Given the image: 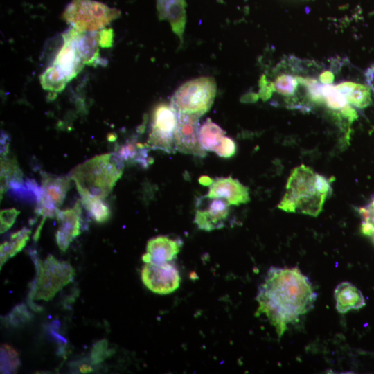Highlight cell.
<instances>
[{"instance_id":"obj_31","label":"cell","mask_w":374,"mask_h":374,"mask_svg":"<svg viewBox=\"0 0 374 374\" xmlns=\"http://www.w3.org/2000/svg\"><path fill=\"white\" fill-rule=\"evenodd\" d=\"M214 152L222 157H231L236 152L235 142L231 138L224 136Z\"/></svg>"},{"instance_id":"obj_34","label":"cell","mask_w":374,"mask_h":374,"mask_svg":"<svg viewBox=\"0 0 374 374\" xmlns=\"http://www.w3.org/2000/svg\"><path fill=\"white\" fill-rule=\"evenodd\" d=\"M365 78L367 84L374 93V64L371 65L366 70Z\"/></svg>"},{"instance_id":"obj_15","label":"cell","mask_w":374,"mask_h":374,"mask_svg":"<svg viewBox=\"0 0 374 374\" xmlns=\"http://www.w3.org/2000/svg\"><path fill=\"white\" fill-rule=\"evenodd\" d=\"M64 44L57 54L53 65L61 71L68 81L73 79L82 69L84 63L79 55L73 40L66 32Z\"/></svg>"},{"instance_id":"obj_19","label":"cell","mask_w":374,"mask_h":374,"mask_svg":"<svg viewBox=\"0 0 374 374\" xmlns=\"http://www.w3.org/2000/svg\"><path fill=\"white\" fill-rule=\"evenodd\" d=\"M321 92L323 103L328 107L339 111L344 118L353 122L357 118V113L348 102L345 96L338 89L337 86L326 84L322 85Z\"/></svg>"},{"instance_id":"obj_8","label":"cell","mask_w":374,"mask_h":374,"mask_svg":"<svg viewBox=\"0 0 374 374\" xmlns=\"http://www.w3.org/2000/svg\"><path fill=\"white\" fill-rule=\"evenodd\" d=\"M177 124V113L170 104L158 105L153 111L152 130L148 140L150 148L174 153V135Z\"/></svg>"},{"instance_id":"obj_6","label":"cell","mask_w":374,"mask_h":374,"mask_svg":"<svg viewBox=\"0 0 374 374\" xmlns=\"http://www.w3.org/2000/svg\"><path fill=\"white\" fill-rule=\"evenodd\" d=\"M35 265L37 276L30 290L31 300L49 301L73 280L75 269L70 263L58 260L52 255L42 261L37 259Z\"/></svg>"},{"instance_id":"obj_24","label":"cell","mask_w":374,"mask_h":374,"mask_svg":"<svg viewBox=\"0 0 374 374\" xmlns=\"http://www.w3.org/2000/svg\"><path fill=\"white\" fill-rule=\"evenodd\" d=\"M42 87L52 93L62 91L69 82L64 74L55 66L51 65L40 76Z\"/></svg>"},{"instance_id":"obj_27","label":"cell","mask_w":374,"mask_h":374,"mask_svg":"<svg viewBox=\"0 0 374 374\" xmlns=\"http://www.w3.org/2000/svg\"><path fill=\"white\" fill-rule=\"evenodd\" d=\"M273 91L285 96H292L297 89L299 81L297 78L291 75L282 74L278 76L274 82H271Z\"/></svg>"},{"instance_id":"obj_25","label":"cell","mask_w":374,"mask_h":374,"mask_svg":"<svg viewBox=\"0 0 374 374\" xmlns=\"http://www.w3.org/2000/svg\"><path fill=\"white\" fill-rule=\"evenodd\" d=\"M80 201L96 222L103 223L109 220L111 215L110 210L103 202V199L83 198Z\"/></svg>"},{"instance_id":"obj_26","label":"cell","mask_w":374,"mask_h":374,"mask_svg":"<svg viewBox=\"0 0 374 374\" xmlns=\"http://www.w3.org/2000/svg\"><path fill=\"white\" fill-rule=\"evenodd\" d=\"M19 364L18 353L10 346L2 344L1 346V373H16Z\"/></svg>"},{"instance_id":"obj_37","label":"cell","mask_w":374,"mask_h":374,"mask_svg":"<svg viewBox=\"0 0 374 374\" xmlns=\"http://www.w3.org/2000/svg\"><path fill=\"white\" fill-rule=\"evenodd\" d=\"M199 181L202 185L210 186L212 184L213 180L209 177L202 176L199 179Z\"/></svg>"},{"instance_id":"obj_3","label":"cell","mask_w":374,"mask_h":374,"mask_svg":"<svg viewBox=\"0 0 374 374\" xmlns=\"http://www.w3.org/2000/svg\"><path fill=\"white\" fill-rule=\"evenodd\" d=\"M123 167L124 163L116 153L103 154L75 167L69 177L75 181L81 199H104L121 177Z\"/></svg>"},{"instance_id":"obj_14","label":"cell","mask_w":374,"mask_h":374,"mask_svg":"<svg viewBox=\"0 0 374 374\" xmlns=\"http://www.w3.org/2000/svg\"><path fill=\"white\" fill-rule=\"evenodd\" d=\"M204 209H197L194 222L199 229L211 231L225 226L229 215V204L226 201L214 198Z\"/></svg>"},{"instance_id":"obj_32","label":"cell","mask_w":374,"mask_h":374,"mask_svg":"<svg viewBox=\"0 0 374 374\" xmlns=\"http://www.w3.org/2000/svg\"><path fill=\"white\" fill-rule=\"evenodd\" d=\"M19 211L12 208L1 211V233L7 231L14 224Z\"/></svg>"},{"instance_id":"obj_13","label":"cell","mask_w":374,"mask_h":374,"mask_svg":"<svg viewBox=\"0 0 374 374\" xmlns=\"http://www.w3.org/2000/svg\"><path fill=\"white\" fill-rule=\"evenodd\" d=\"M182 241L166 235H159L151 238L147 242L146 253L142 256L145 263L161 264L170 262L179 253Z\"/></svg>"},{"instance_id":"obj_12","label":"cell","mask_w":374,"mask_h":374,"mask_svg":"<svg viewBox=\"0 0 374 374\" xmlns=\"http://www.w3.org/2000/svg\"><path fill=\"white\" fill-rule=\"evenodd\" d=\"M205 197L224 198L229 205H240L249 202V189L238 179L220 177L213 181Z\"/></svg>"},{"instance_id":"obj_7","label":"cell","mask_w":374,"mask_h":374,"mask_svg":"<svg viewBox=\"0 0 374 374\" xmlns=\"http://www.w3.org/2000/svg\"><path fill=\"white\" fill-rule=\"evenodd\" d=\"M70 177L55 176L42 172V185L37 197L35 212L42 215L41 223L46 218L56 217L59 206L62 204L70 187Z\"/></svg>"},{"instance_id":"obj_2","label":"cell","mask_w":374,"mask_h":374,"mask_svg":"<svg viewBox=\"0 0 374 374\" xmlns=\"http://www.w3.org/2000/svg\"><path fill=\"white\" fill-rule=\"evenodd\" d=\"M331 191L330 181L311 168L301 165L290 174L286 191L278 207L286 212L316 217Z\"/></svg>"},{"instance_id":"obj_10","label":"cell","mask_w":374,"mask_h":374,"mask_svg":"<svg viewBox=\"0 0 374 374\" xmlns=\"http://www.w3.org/2000/svg\"><path fill=\"white\" fill-rule=\"evenodd\" d=\"M199 118L195 114L177 113V124L174 135L175 148L177 151L199 157L206 155L199 140Z\"/></svg>"},{"instance_id":"obj_11","label":"cell","mask_w":374,"mask_h":374,"mask_svg":"<svg viewBox=\"0 0 374 374\" xmlns=\"http://www.w3.org/2000/svg\"><path fill=\"white\" fill-rule=\"evenodd\" d=\"M81 201H77L71 208L57 211L59 228L55 233L56 242L65 251L73 240L80 234Z\"/></svg>"},{"instance_id":"obj_5","label":"cell","mask_w":374,"mask_h":374,"mask_svg":"<svg viewBox=\"0 0 374 374\" xmlns=\"http://www.w3.org/2000/svg\"><path fill=\"white\" fill-rule=\"evenodd\" d=\"M216 90V82L213 78H195L185 82L175 91L170 105L177 113L201 117L211 107Z\"/></svg>"},{"instance_id":"obj_21","label":"cell","mask_w":374,"mask_h":374,"mask_svg":"<svg viewBox=\"0 0 374 374\" xmlns=\"http://www.w3.org/2000/svg\"><path fill=\"white\" fill-rule=\"evenodd\" d=\"M337 87L345 96L348 102L357 107L364 108L371 103L370 89L366 86L344 82L337 84Z\"/></svg>"},{"instance_id":"obj_20","label":"cell","mask_w":374,"mask_h":374,"mask_svg":"<svg viewBox=\"0 0 374 374\" xmlns=\"http://www.w3.org/2000/svg\"><path fill=\"white\" fill-rule=\"evenodd\" d=\"M23 175L14 158L7 156L1 159V197L8 189H16L24 185Z\"/></svg>"},{"instance_id":"obj_4","label":"cell","mask_w":374,"mask_h":374,"mask_svg":"<svg viewBox=\"0 0 374 374\" xmlns=\"http://www.w3.org/2000/svg\"><path fill=\"white\" fill-rule=\"evenodd\" d=\"M121 15L120 10L95 0H72L63 12L64 19L80 32L98 31Z\"/></svg>"},{"instance_id":"obj_30","label":"cell","mask_w":374,"mask_h":374,"mask_svg":"<svg viewBox=\"0 0 374 374\" xmlns=\"http://www.w3.org/2000/svg\"><path fill=\"white\" fill-rule=\"evenodd\" d=\"M31 314L23 304L17 305L8 316V322L13 326H19L30 320Z\"/></svg>"},{"instance_id":"obj_9","label":"cell","mask_w":374,"mask_h":374,"mask_svg":"<svg viewBox=\"0 0 374 374\" xmlns=\"http://www.w3.org/2000/svg\"><path fill=\"white\" fill-rule=\"evenodd\" d=\"M145 286L154 293L168 294L177 290L181 276L177 267L172 263H145L141 272Z\"/></svg>"},{"instance_id":"obj_38","label":"cell","mask_w":374,"mask_h":374,"mask_svg":"<svg viewBox=\"0 0 374 374\" xmlns=\"http://www.w3.org/2000/svg\"><path fill=\"white\" fill-rule=\"evenodd\" d=\"M80 371L82 373H87L92 371V368L88 364H82L80 366Z\"/></svg>"},{"instance_id":"obj_33","label":"cell","mask_w":374,"mask_h":374,"mask_svg":"<svg viewBox=\"0 0 374 374\" xmlns=\"http://www.w3.org/2000/svg\"><path fill=\"white\" fill-rule=\"evenodd\" d=\"M100 47L108 48L113 44V30L111 28H103L100 31Z\"/></svg>"},{"instance_id":"obj_18","label":"cell","mask_w":374,"mask_h":374,"mask_svg":"<svg viewBox=\"0 0 374 374\" xmlns=\"http://www.w3.org/2000/svg\"><path fill=\"white\" fill-rule=\"evenodd\" d=\"M334 296L336 308L340 313L357 310L365 305V300L360 290L349 282L339 283L335 288Z\"/></svg>"},{"instance_id":"obj_16","label":"cell","mask_w":374,"mask_h":374,"mask_svg":"<svg viewBox=\"0 0 374 374\" xmlns=\"http://www.w3.org/2000/svg\"><path fill=\"white\" fill-rule=\"evenodd\" d=\"M74 42L77 51L84 64H98L100 60L98 47H100V31L80 32L73 28L67 31Z\"/></svg>"},{"instance_id":"obj_17","label":"cell","mask_w":374,"mask_h":374,"mask_svg":"<svg viewBox=\"0 0 374 374\" xmlns=\"http://www.w3.org/2000/svg\"><path fill=\"white\" fill-rule=\"evenodd\" d=\"M186 0H157V8L160 19L167 20L172 30L183 42L186 21Z\"/></svg>"},{"instance_id":"obj_23","label":"cell","mask_w":374,"mask_h":374,"mask_svg":"<svg viewBox=\"0 0 374 374\" xmlns=\"http://www.w3.org/2000/svg\"><path fill=\"white\" fill-rule=\"evenodd\" d=\"M225 132L210 118L199 130V143L204 150L213 151L224 136Z\"/></svg>"},{"instance_id":"obj_22","label":"cell","mask_w":374,"mask_h":374,"mask_svg":"<svg viewBox=\"0 0 374 374\" xmlns=\"http://www.w3.org/2000/svg\"><path fill=\"white\" fill-rule=\"evenodd\" d=\"M30 229L24 227L12 233L9 241L4 242L1 244V268L9 258L24 249L30 238Z\"/></svg>"},{"instance_id":"obj_1","label":"cell","mask_w":374,"mask_h":374,"mask_svg":"<svg viewBox=\"0 0 374 374\" xmlns=\"http://www.w3.org/2000/svg\"><path fill=\"white\" fill-rule=\"evenodd\" d=\"M256 314H264L280 338L290 324L314 307L317 294L299 268L271 267L259 286Z\"/></svg>"},{"instance_id":"obj_28","label":"cell","mask_w":374,"mask_h":374,"mask_svg":"<svg viewBox=\"0 0 374 374\" xmlns=\"http://www.w3.org/2000/svg\"><path fill=\"white\" fill-rule=\"evenodd\" d=\"M362 218L361 231L374 243V197L366 206L359 208Z\"/></svg>"},{"instance_id":"obj_35","label":"cell","mask_w":374,"mask_h":374,"mask_svg":"<svg viewBox=\"0 0 374 374\" xmlns=\"http://www.w3.org/2000/svg\"><path fill=\"white\" fill-rule=\"evenodd\" d=\"M8 136L4 133L1 135V157L7 156L8 153Z\"/></svg>"},{"instance_id":"obj_36","label":"cell","mask_w":374,"mask_h":374,"mask_svg":"<svg viewBox=\"0 0 374 374\" xmlns=\"http://www.w3.org/2000/svg\"><path fill=\"white\" fill-rule=\"evenodd\" d=\"M320 81L323 84H329L333 80V75L330 71H324L322 73L319 77Z\"/></svg>"},{"instance_id":"obj_29","label":"cell","mask_w":374,"mask_h":374,"mask_svg":"<svg viewBox=\"0 0 374 374\" xmlns=\"http://www.w3.org/2000/svg\"><path fill=\"white\" fill-rule=\"evenodd\" d=\"M114 353L112 348H108V341L103 339L96 342L91 352V362L96 365L103 362L107 358L111 357Z\"/></svg>"}]
</instances>
